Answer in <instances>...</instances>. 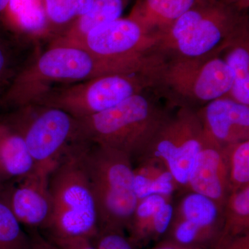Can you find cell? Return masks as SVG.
Wrapping results in <instances>:
<instances>
[{
    "label": "cell",
    "mask_w": 249,
    "mask_h": 249,
    "mask_svg": "<svg viewBox=\"0 0 249 249\" xmlns=\"http://www.w3.org/2000/svg\"><path fill=\"white\" fill-rule=\"evenodd\" d=\"M153 54L131 58L98 56L79 47L51 46L18 71L1 97V104L18 109L37 106L57 84H73L116 73H150Z\"/></svg>",
    "instance_id": "obj_1"
},
{
    "label": "cell",
    "mask_w": 249,
    "mask_h": 249,
    "mask_svg": "<svg viewBox=\"0 0 249 249\" xmlns=\"http://www.w3.org/2000/svg\"><path fill=\"white\" fill-rule=\"evenodd\" d=\"M89 143L75 145L49 174L53 212L44 231L50 240H93L99 232L97 208L85 164Z\"/></svg>",
    "instance_id": "obj_2"
},
{
    "label": "cell",
    "mask_w": 249,
    "mask_h": 249,
    "mask_svg": "<svg viewBox=\"0 0 249 249\" xmlns=\"http://www.w3.org/2000/svg\"><path fill=\"white\" fill-rule=\"evenodd\" d=\"M169 115L168 110L142 92L78 120L85 141L124 152L132 160L143 156Z\"/></svg>",
    "instance_id": "obj_3"
},
{
    "label": "cell",
    "mask_w": 249,
    "mask_h": 249,
    "mask_svg": "<svg viewBox=\"0 0 249 249\" xmlns=\"http://www.w3.org/2000/svg\"><path fill=\"white\" fill-rule=\"evenodd\" d=\"M238 10L219 0H202L160 34L154 53L174 58H199L220 53L247 21Z\"/></svg>",
    "instance_id": "obj_4"
},
{
    "label": "cell",
    "mask_w": 249,
    "mask_h": 249,
    "mask_svg": "<svg viewBox=\"0 0 249 249\" xmlns=\"http://www.w3.org/2000/svg\"><path fill=\"white\" fill-rule=\"evenodd\" d=\"M84 160L99 231H127L139 201L134 192L132 159L119 150L89 142Z\"/></svg>",
    "instance_id": "obj_5"
},
{
    "label": "cell",
    "mask_w": 249,
    "mask_h": 249,
    "mask_svg": "<svg viewBox=\"0 0 249 249\" xmlns=\"http://www.w3.org/2000/svg\"><path fill=\"white\" fill-rule=\"evenodd\" d=\"M155 88H162L174 106L193 108L227 96L232 73L220 53L199 58H162L155 73Z\"/></svg>",
    "instance_id": "obj_6"
},
{
    "label": "cell",
    "mask_w": 249,
    "mask_h": 249,
    "mask_svg": "<svg viewBox=\"0 0 249 249\" xmlns=\"http://www.w3.org/2000/svg\"><path fill=\"white\" fill-rule=\"evenodd\" d=\"M155 85L151 73L106 75L56 87L37 106L58 108L77 119H84L107 110L149 88H155Z\"/></svg>",
    "instance_id": "obj_7"
},
{
    "label": "cell",
    "mask_w": 249,
    "mask_h": 249,
    "mask_svg": "<svg viewBox=\"0 0 249 249\" xmlns=\"http://www.w3.org/2000/svg\"><path fill=\"white\" fill-rule=\"evenodd\" d=\"M10 120L22 132L36 168L52 170L79 142V121L66 111L47 106L16 109Z\"/></svg>",
    "instance_id": "obj_8"
},
{
    "label": "cell",
    "mask_w": 249,
    "mask_h": 249,
    "mask_svg": "<svg viewBox=\"0 0 249 249\" xmlns=\"http://www.w3.org/2000/svg\"><path fill=\"white\" fill-rule=\"evenodd\" d=\"M205 140L196 109L179 107L170 114L152 139L142 159L160 160L180 188H186L196 156Z\"/></svg>",
    "instance_id": "obj_9"
},
{
    "label": "cell",
    "mask_w": 249,
    "mask_h": 249,
    "mask_svg": "<svg viewBox=\"0 0 249 249\" xmlns=\"http://www.w3.org/2000/svg\"><path fill=\"white\" fill-rule=\"evenodd\" d=\"M157 38L132 18H120L90 31L71 47L84 49L98 56L131 58L153 53Z\"/></svg>",
    "instance_id": "obj_10"
},
{
    "label": "cell",
    "mask_w": 249,
    "mask_h": 249,
    "mask_svg": "<svg viewBox=\"0 0 249 249\" xmlns=\"http://www.w3.org/2000/svg\"><path fill=\"white\" fill-rule=\"evenodd\" d=\"M52 170H36L25 178L8 183L0 193L13 213L22 225L32 230H45L53 212L49 177Z\"/></svg>",
    "instance_id": "obj_11"
},
{
    "label": "cell",
    "mask_w": 249,
    "mask_h": 249,
    "mask_svg": "<svg viewBox=\"0 0 249 249\" xmlns=\"http://www.w3.org/2000/svg\"><path fill=\"white\" fill-rule=\"evenodd\" d=\"M204 135L222 146L249 140V106L224 96L196 111Z\"/></svg>",
    "instance_id": "obj_12"
},
{
    "label": "cell",
    "mask_w": 249,
    "mask_h": 249,
    "mask_svg": "<svg viewBox=\"0 0 249 249\" xmlns=\"http://www.w3.org/2000/svg\"><path fill=\"white\" fill-rule=\"evenodd\" d=\"M204 137L186 188L211 198L224 209L230 195L225 152L224 146Z\"/></svg>",
    "instance_id": "obj_13"
},
{
    "label": "cell",
    "mask_w": 249,
    "mask_h": 249,
    "mask_svg": "<svg viewBox=\"0 0 249 249\" xmlns=\"http://www.w3.org/2000/svg\"><path fill=\"white\" fill-rule=\"evenodd\" d=\"M172 196L152 195L139 200L127 231L134 247H142L166 233L174 215Z\"/></svg>",
    "instance_id": "obj_14"
},
{
    "label": "cell",
    "mask_w": 249,
    "mask_h": 249,
    "mask_svg": "<svg viewBox=\"0 0 249 249\" xmlns=\"http://www.w3.org/2000/svg\"><path fill=\"white\" fill-rule=\"evenodd\" d=\"M36 168L21 131L9 118L0 120V169L5 184L20 181Z\"/></svg>",
    "instance_id": "obj_15"
},
{
    "label": "cell",
    "mask_w": 249,
    "mask_h": 249,
    "mask_svg": "<svg viewBox=\"0 0 249 249\" xmlns=\"http://www.w3.org/2000/svg\"><path fill=\"white\" fill-rule=\"evenodd\" d=\"M201 1L202 0H138L129 17L137 21L148 34H160Z\"/></svg>",
    "instance_id": "obj_16"
},
{
    "label": "cell",
    "mask_w": 249,
    "mask_h": 249,
    "mask_svg": "<svg viewBox=\"0 0 249 249\" xmlns=\"http://www.w3.org/2000/svg\"><path fill=\"white\" fill-rule=\"evenodd\" d=\"M128 2L129 0H94L89 11L70 24L52 46L76 43L96 27L121 18Z\"/></svg>",
    "instance_id": "obj_17"
},
{
    "label": "cell",
    "mask_w": 249,
    "mask_h": 249,
    "mask_svg": "<svg viewBox=\"0 0 249 249\" xmlns=\"http://www.w3.org/2000/svg\"><path fill=\"white\" fill-rule=\"evenodd\" d=\"M249 37L244 27L220 52L232 73V83L227 97L249 106Z\"/></svg>",
    "instance_id": "obj_18"
},
{
    "label": "cell",
    "mask_w": 249,
    "mask_h": 249,
    "mask_svg": "<svg viewBox=\"0 0 249 249\" xmlns=\"http://www.w3.org/2000/svg\"><path fill=\"white\" fill-rule=\"evenodd\" d=\"M134 168L133 188L138 200L152 195L172 196L178 187L170 170L160 160H139Z\"/></svg>",
    "instance_id": "obj_19"
},
{
    "label": "cell",
    "mask_w": 249,
    "mask_h": 249,
    "mask_svg": "<svg viewBox=\"0 0 249 249\" xmlns=\"http://www.w3.org/2000/svg\"><path fill=\"white\" fill-rule=\"evenodd\" d=\"M174 216L219 234L224 225V209L211 198L194 192L183 196Z\"/></svg>",
    "instance_id": "obj_20"
},
{
    "label": "cell",
    "mask_w": 249,
    "mask_h": 249,
    "mask_svg": "<svg viewBox=\"0 0 249 249\" xmlns=\"http://www.w3.org/2000/svg\"><path fill=\"white\" fill-rule=\"evenodd\" d=\"M249 233V186H247L232 192L228 196L224 207V225L218 240Z\"/></svg>",
    "instance_id": "obj_21"
},
{
    "label": "cell",
    "mask_w": 249,
    "mask_h": 249,
    "mask_svg": "<svg viewBox=\"0 0 249 249\" xmlns=\"http://www.w3.org/2000/svg\"><path fill=\"white\" fill-rule=\"evenodd\" d=\"M166 239L186 247L211 249L220 234L173 215Z\"/></svg>",
    "instance_id": "obj_22"
},
{
    "label": "cell",
    "mask_w": 249,
    "mask_h": 249,
    "mask_svg": "<svg viewBox=\"0 0 249 249\" xmlns=\"http://www.w3.org/2000/svg\"><path fill=\"white\" fill-rule=\"evenodd\" d=\"M230 193L249 186V140L224 146Z\"/></svg>",
    "instance_id": "obj_23"
},
{
    "label": "cell",
    "mask_w": 249,
    "mask_h": 249,
    "mask_svg": "<svg viewBox=\"0 0 249 249\" xmlns=\"http://www.w3.org/2000/svg\"><path fill=\"white\" fill-rule=\"evenodd\" d=\"M6 18L30 30L49 27L44 0H10Z\"/></svg>",
    "instance_id": "obj_24"
},
{
    "label": "cell",
    "mask_w": 249,
    "mask_h": 249,
    "mask_svg": "<svg viewBox=\"0 0 249 249\" xmlns=\"http://www.w3.org/2000/svg\"><path fill=\"white\" fill-rule=\"evenodd\" d=\"M0 197V249H31V236Z\"/></svg>",
    "instance_id": "obj_25"
},
{
    "label": "cell",
    "mask_w": 249,
    "mask_h": 249,
    "mask_svg": "<svg viewBox=\"0 0 249 249\" xmlns=\"http://www.w3.org/2000/svg\"><path fill=\"white\" fill-rule=\"evenodd\" d=\"M94 0H44L49 27H68L91 9Z\"/></svg>",
    "instance_id": "obj_26"
},
{
    "label": "cell",
    "mask_w": 249,
    "mask_h": 249,
    "mask_svg": "<svg viewBox=\"0 0 249 249\" xmlns=\"http://www.w3.org/2000/svg\"><path fill=\"white\" fill-rule=\"evenodd\" d=\"M96 249H134L124 231L114 229H102L91 240Z\"/></svg>",
    "instance_id": "obj_27"
},
{
    "label": "cell",
    "mask_w": 249,
    "mask_h": 249,
    "mask_svg": "<svg viewBox=\"0 0 249 249\" xmlns=\"http://www.w3.org/2000/svg\"><path fill=\"white\" fill-rule=\"evenodd\" d=\"M12 49L8 42L0 37V84L9 85L18 71Z\"/></svg>",
    "instance_id": "obj_28"
},
{
    "label": "cell",
    "mask_w": 249,
    "mask_h": 249,
    "mask_svg": "<svg viewBox=\"0 0 249 249\" xmlns=\"http://www.w3.org/2000/svg\"><path fill=\"white\" fill-rule=\"evenodd\" d=\"M211 249H249V233L233 238L218 240Z\"/></svg>",
    "instance_id": "obj_29"
},
{
    "label": "cell",
    "mask_w": 249,
    "mask_h": 249,
    "mask_svg": "<svg viewBox=\"0 0 249 249\" xmlns=\"http://www.w3.org/2000/svg\"><path fill=\"white\" fill-rule=\"evenodd\" d=\"M51 241L60 249H96L91 240L83 237Z\"/></svg>",
    "instance_id": "obj_30"
},
{
    "label": "cell",
    "mask_w": 249,
    "mask_h": 249,
    "mask_svg": "<svg viewBox=\"0 0 249 249\" xmlns=\"http://www.w3.org/2000/svg\"><path fill=\"white\" fill-rule=\"evenodd\" d=\"M31 240V249H60L53 242L40 235L36 230H33Z\"/></svg>",
    "instance_id": "obj_31"
},
{
    "label": "cell",
    "mask_w": 249,
    "mask_h": 249,
    "mask_svg": "<svg viewBox=\"0 0 249 249\" xmlns=\"http://www.w3.org/2000/svg\"><path fill=\"white\" fill-rule=\"evenodd\" d=\"M152 249H201L199 248H194V247H186L178 245L176 242L173 241L165 239V240L162 241L160 243L154 247Z\"/></svg>",
    "instance_id": "obj_32"
},
{
    "label": "cell",
    "mask_w": 249,
    "mask_h": 249,
    "mask_svg": "<svg viewBox=\"0 0 249 249\" xmlns=\"http://www.w3.org/2000/svg\"><path fill=\"white\" fill-rule=\"evenodd\" d=\"M219 1L231 5L238 11L247 9L249 6V0H219Z\"/></svg>",
    "instance_id": "obj_33"
},
{
    "label": "cell",
    "mask_w": 249,
    "mask_h": 249,
    "mask_svg": "<svg viewBox=\"0 0 249 249\" xmlns=\"http://www.w3.org/2000/svg\"><path fill=\"white\" fill-rule=\"evenodd\" d=\"M10 0H0V19L6 18Z\"/></svg>",
    "instance_id": "obj_34"
},
{
    "label": "cell",
    "mask_w": 249,
    "mask_h": 249,
    "mask_svg": "<svg viewBox=\"0 0 249 249\" xmlns=\"http://www.w3.org/2000/svg\"><path fill=\"white\" fill-rule=\"evenodd\" d=\"M5 184L4 181H3L2 176H1V169H0V193L4 189Z\"/></svg>",
    "instance_id": "obj_35"
}]
</instances>
